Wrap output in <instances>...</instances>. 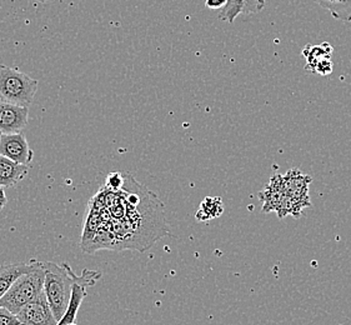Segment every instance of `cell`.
<instances>
[{
    "label": "cell",
    "mask_w": 351,
    "mask_h": 325,
    "mask_svg": "<svg viewBox=\"0 0 351 325\" xmlns=\"http://www.w3.org/2000/svg\"><path fill=\"white\" fill-rule=\"evenodd\" d=\"M337 21H351V0H315Z\"/></svg>",
    "instance_id": "obj_15"
},
{
    "label": "cell",
    "mask_w": 351,
    "mask_h": 325,
    "mask_svg": "<svg viewBox=\"0 0 351 325\" xmlns=\"http://www.w3.org/2000/svg\"><path fill=\"white\" fill-rule=\"evenodd\" d=\"M29 109L0 101V132L3 134H16L28 124Z\"/></svg>",
    "instance_id": "obj_9"
},
{
    "label": "cell",
    "mask_w": 351,
    "mask_h": 325,
    "mask_svg": "<svg viewBox=\"0 0 351 325\" xmlns=\"http://www.w3.org/2000/svg\"><path fill=\"white\" fill-rule=\"evenodd\" d=\"M265 5V0H228L226 7L220 12V19L232 24L241 14H256Z\"/></svg>",
    "instance_id": "obj_11"
},
{
    "label": "cell",
    "mask_w": 351,
    "mask_h": 325,
    "mask_svg": "<svg viewBox=\"0 0 351 325\" xmlns=\"http://www.w3.org/2000/svg\"><path fill=\"white\" fill-rule=\"evenodd\" d=\"M16 317L21 325H58V320L44 293L36 300L25 305Z\"/></svg>",
    "instance_id": "obj_7"
},
{
    "label": "cell",
    "mask_w": 351,
    "mask_h": 325,
    "mask_svg": "<svg viewBox=\"0 0 351 325\" xmlns=\"http://www.w3.org/2000/svg\"><path fill=\"white\" fill-rule=\"evenodd\" d=\"M29 165H23L0 156V186L10 188L27 177Z\"/></svg>",
    "instance_id": "obj_12"
},
{
    "label": "cell",
    "mask_w": 351,
    "mask_h": 325,
    "mask_svg": "<svg viewBox=\"0 0 351 325\" xmlns=\"http://www.w3.org/2000/svg\"><path fill=\"white\" fill-rule=\"evenodd\" d=\"M1 135H3V133H1V132H0V139H1Z\"/></svg>",
    "instance_id": "obj_19"
},
{
    "label": "cell",
    "mask_w": 351,
    "mask_h": 325,
    "mask_svg": "<svg viewBox=\"0 0 351 325\" xmlns=\"http://www.w3.org/2000/svg\"><path fill=\"white\" fill-rule=\"evenodd\" d=\"M274 178L281 191L287 195L310 203L309 185L311 183V177L308 174H304L300 170L290 169L284 176L275 174Z\"/></svg>",
    "instance_id": "obj_8"
},
{
    "label": "cell",
    "mask_w": 351,
    "mask_h": 325,
    "mask_svg": "<svg viewBox=\"0 0 351 325\" xmlns=\"http://www.w3.org/2000/svg\"><path fill=\"white\" fill-rule=\"evenodd\" d=\"M261 202V212L275 213L280 219L291 215L294 218H300L304 208H309L311 203L302 202L299 199L291 198L281 191L279 184L276 183L275 178L265 185V188L259 193Z\"/></svg>",
    "instance_id": "obj_4"
},
{
    "label": "cell",
    "mask_w": 351,
    "mask_h": 325,
    "mask_svg": "<svg viewBox=\"0 0 351 325\" xmlns=\"http://www.w3.org/2000/svg\"><path fill=\"white\" fill-rule=\"evenodd\" d=\"M38 82L27 74L0 64V101L25 106L33 103Z\"/></svg>",
    "instance_id": "obj_3"
},
{
    "label": "cell",
    "mask_w": 351,
    "mask_h": 325,
    "mask_svg": "<svg viewBox=\"0 0 351 325\" xmlns=\"http://www.w3.org/2000/svg\"><path fill=\"white\" fill-rule=\"evenodd\" d=\"M331 51L332 48L328 43L314 47L309 44L302 50V56L306 59V68H311V71L320 75H329L332 71Z\"/></svg>",
    "instance_id": "obj_10"
},
{
    "label": "cell",
    "mask_w": 351,
    "mask_h": 325,
    "mask_svg": "<svg viewBox=\"0 0 351 325\" xmlns=\"http://www.w3.org/2000/svg\"><path fill=\"white\" fill-rule=\"evenodd\" d=\"M32 270L19 276L7 294L0 299V306L18 314L32 302L36 300L44 293L45 272L43 262L32 259Z\"/></svg>",
    "instance_id": "obj_2"
},
{
    "label": "cell",
    "mask_w": 351,
    "mask_h": 325,
    "mask_svg": "<svg viewBox=\"0 0 351 325\" xmlns=\"http://www.w3.org/2000/svg\"><path fill=\"white\" fill-rule=\"evenodd\" d=\"M0 156H5L18 164L29 165L33 162L34 153L23 133H16V134L1 135Z\"/></svg>",
    "instance_id": "obj_6"
},
{
    "label": "cell",
    "mask_w": 351,
    "mask_h": 325,
    "mask_svg": "<svg viewBox=\"0 0 351 325\" xmlns=\"http://www.w3.org/2000/svg\"><path fill=\"white\" fill-rule=\"evenodd\" d=\"M101 274L97 270L92 269H84L82 276H75L74 285H73V293H71V303L68 309L65 311L63 318L58 322V325H69L75 323L77 311L86 297V288L95 285Z\"/></svg>",
    "instance_id": "obj_5"
},
{
    "label": "cell",
    "mask_w": 351,
    "mask_h": 325,
    "mask_svg": "<svg viewBox=\"0 0 351 325\" xmlns=\"http://www.w3.org/2000/svg\"><path fill=\"white\" fill-rule=\"evenodd\" d=\"M43 267L45 272L44 294L49 302L54 317L59 322L71 303L73 285L77 274L66 263L59 265L53 262H43Z\"/></svg>",
    "instance_id": "obj_1"
},
{
    "label": "cell",
    "mask_w": 351,
    "mask_h": 325,
    "mask_svg": "<svg viewBox=\"0 0 351 325\" xmlns=\"http://www.w3.org/2000/svg\"><path fill=\"white\" fill-rule=\"evenodd\" d=\"M224 213V203L220 197H206L200 203L195 213V219L200 223H206L213 219L220 218Z\"/></svg>",
    "instance_id": "obj_14"
},
{
    "label": "cell",
    "mask_w": 351,
    "mask_h": 325,
    "mask_svg": "<svg viewBox=\"0 0 351 325\" xmlns=\"http://www.w3.org/2000/svg\"><path fill=\"white\" fill-rule=\"evenodd\" d=\"M228 4V0H206L205 5L209 9H217V10H223Z\"/></svg>",
    "instance_id": "obj_17"
},
{
    "label": "cell",
    "mask_w": 351,
    "mask_h": 325,
    "mask_svg": "<svg viewBox=\"0 0 351 325\" xmlns=\"http://www.w3.org/2000/svg\"><path fill=\"white\" fill-rule=\"evenodd\" d=\"M32 270L30 263H16L0 267V299L4 297L19 276Z\"/></svg>",
    "instance_id": "obj_13"
},
{
    "label": "cell",
    "mask_w": 351,
    "mask_h": 325,
    "mask_svg": "<svg viewBox=\"0 0 351 325\" xmlns=\"http://www.w3.org/2000/svg\"><path fill=\"white\" fill-rule=\"evenodd\" d=\"M7 195H5V191L3 186H0V210L4 209V206L7 205Z\"/></svg>",
    "instance_id": "obj_18"
},
{
    "label": "cell",
    "mask_w": 351,
    "mask_h": 325,
    "mask_svg": "<svg viewBox=\"0 0 351 325\" xmlns=\"http://www.w3.org/2000/svg\"><path fill=\"white\" fill-rule=\"evenodd\" d=\"M0 325H21L16 314L0 306Z\"/></svg>",
    "instance_id": "obj_16"
},
{
    "label": "cell",
    "mask_w": 351,
    "mask_h": 325,
    "mask_svg": "<svg viewBox=\"0 0 351 325\" xmlns=\"http://www.w3.org/2000/svg\"><path fill=\"white\" fill-rule=\"evenodd\" d=\"M69 325H77V324H75V323H73V324H69Z\"/></svg>",
    "instance_id": "obj_20"
}]
</instances>
